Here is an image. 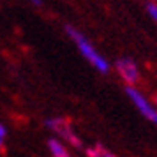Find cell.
Listing matches in <instances>:
<instances>
[{
	"mask_svg": "<svg viewBox=\"0 0 157 157\" xmlns=\"http://www.w3.org/2000/svg\"><path fill=\"white\" fill-rule=\"evenodd\" d=\"M65 30H67V34H69V37H71L72 41H74V44L78 46L79 53L83 55V57L90 62V64L97 69L99 72H102V74H106V72H109V62H108L106 58L101 55L99 51L94 48V44L86 39L79 30H76L74 27H65Z\"/></svg>",
	"mask_w": 157,
	"mask_h": 157,
	"instance_id": "obj_1",
	"label": "cell"
},
{
	"mask_svg": "<svg viewBox=\"0 0 157 157\" xmlns=\"http://www.w3.org/2000/svg\"><path fill=\"white\" fill-rule=\"evenodd\" d=\"M125 94H127V97L131 99V102L134 104V108L147 118V120L152 122V124H157V106H155L154 101L148 99V97H147L140 88H136V86H125Z\"/></svg>",
	"mask_w": 157,
	"mask_h": 157,
	"instance_id": "obj_2",
	"label": "cell"
},
{
	"mask_svg": "<svg viewBox=\"0 0 157 157\" xmlns=\"http://www.w3.org/2000/svg\"><path fill=\"white\" fill-rule=\"evenodd\" d=\"M115 69H117V72H118V76L125 81L127 86H136L138 83H140V79H141L138 64L129 57L118 58V60L115 62Z\"/></svg>",
	"mask_w": 157,
	"mask_h": 157,
	"instance_id": "obj_3",
	"label": "cell"
},
{
	"mask_svg": "<svg viewBox=\"0 0 157 157\" xmlns=\"http://www.w3.org/2000/svg\"><path fill=\"white\" fill-rule=\"evenodd\" d=\"M46 125H48L53 132H57L62 140H65L67 143H71L72 147H76V148L81 147V140H79L78 136H76V132L72 131L71 122L67 120V118H62V117L48 118V120H46Z\"/></svg>",
	"mask_w": 157,
	"mask_h": 157,
	"instance_id": "obj_4",
	"label": "cell"
},
{
	"mask_svg": "<svg viewBox=\"0 0 157 157\" xmlns=\"http://www.w3.org/2000/svg\"><path fill=\"white\" fill-rule=\"evenodd\" d=\"M48 147H50V152L53 157H71L69 150L65 148V145L62 141H58V140H50Z\"/></svg>",
	"mask_w": 157,
	"mask_h": 157,
	"instance_id": "obj_5",
	"label": "cell"
},
{
	"mask_svg": "<svg viewBox=\"0 0 157 157\" xmlns=\"http://www.w3.org/2000/svg\"><path fill=\"white\" fill-rule=\"evenodd\" d=\"M86 155L88 157H118L117 154L109 152L108 148H104L102 145H94L90 148H86Z\"/></svg>",
	"mask_w": 157,
	"mask_h": 157,
	"instance_id": "obj_6",
	"label": "cell"
},
{
	"mask_svg": "<svg viewBox=\"0 0 157 157\" xmlns=\"http://www.w3.org/2000/svg\"><path fill=\"white\" fill-rule=\"evenodd\" d=\"M145 9H147V14L157 23V0H148L147 6H145Z\"/></svg>",
	"mask_w": 157,
	"mask_h": 157,
	"instance_id": "obj_7",
	"label": "cell"
},
{
	"mask_svg": "<svg viewBox=\"0 0 157 157\" xmlns=\"http://www.w3.org/2000/svg\"><path fill=\"white\" fill-rule=\"evenodd\" d=\"M6 136V129H4V125H0V140Z\"/></svg>",
	"mask_w": 157,
	"mask_h": 157,
	"instance_id": "obj_8",
	"label": "cell"
},
{
	"mask_svg": "<svg viewBox=\"0 0 157 157\" xmlns=\"http://www.w3.org/2000/svg\"><path fill=\"white\" fill-rule=\"evenodd\" d=\"M30 2H32V4H36V6H41V4H43L41 0H30Z\"/></svg>",
	"mask_w": 157,
	"mask_h": 157,
	"instance_id": "obj_9",
	"label": "cell"
},
{
	"mask_svg": "<svg viewBox=\"0 0 157 157\" xmlns=\"http://www.w3.org/2000/svg\"><path fill=\"white\" fill-rule=\"evenodd\" d=\"M155 106H157V97H155Z\"/></svg>",
	"mask_w": 157,
	"mask_h": 157,
	"instance_id": "obj_10",
	"label": "cell"
},
{
	"mask_svg": "<svg viewBox=\"0 0 157 157\" xmlns=\"http://www.w3.org/2000/svg\"><path fill=\"white\" fill-rule=\"evenodd\" d=\"M0 145H2V140H0Z\"/></svg>",
	"mask_w": 157,
	"mask_h": 157,
	"instance_id": "obj_11",
	"label": "cell"
}]
</instances>
